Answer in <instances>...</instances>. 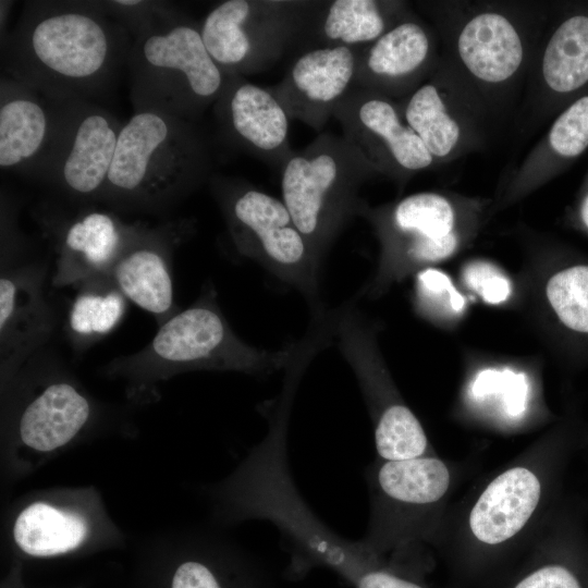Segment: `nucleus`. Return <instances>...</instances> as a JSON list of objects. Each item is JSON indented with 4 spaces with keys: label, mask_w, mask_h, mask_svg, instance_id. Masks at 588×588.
Wrapping results in <instances>:
<instances>
[{
    "label": "nucleus",
    "mask_w": 588,
    "mask_h": 588,
    "mask_svg": "<svg viewBox=\"0 0 588 588\" xmlns=\"http://www.w3.org/2000/svg\"><path fill=\"white\" fill-rule=\"evenodd\" d=\"M130 35L95 1H30L5 39L4 74L54 102L90 101L126 64Z\"/></svg>",
    "instance_id": "obj_1"
},
{
    "label": "nucleus",
    "mask_w": 588,
    "mask_h": 588,
    "mask_svg": "<svg viewBox=\"0 0 588 588\" xmlns=\"http://www.w3.org/2000/svg\"><path fill=\"white\" fill-rule=\"evenodd\" d=\"M210 143L193 122L152 110L122 125L100 200L124 210L156 211L212 177Z\"/></svg>",
    "instance_id": "obj_2"
},
{
    "label": "nucleus",
    "mask_w": 588,
    "mask_h": 588,
    "mask_svg": "<svg viewBox=\"0 0 588 588\" xmlns=\"http://www.w3.org/2000/svg\"><path fill=\"white\" fill-rule=\"evenodd\" d=\"M297 348L298 342L275 352L245 343L228 323L209 286L189 307L159 326L144 348L117 358L109 368L145 380L195 369L265 375L285 369Z\"/></svg>",
    "instance_id": "obj_3"
},
{
    "label": "nucleus",
    "mask_w": 588,
    "mask_h": 588,
    "mask_svg": "<svg viewBox=\"0 0 588 588\" xmlns=\"http://www.w3.org/2000/svg\"><path fill=\"white\" fill-rule=\"evenodd\" d=\"M126 65L134 111L193 122L216 103L228 77L208 52L200 26L185 14L134 37Z\"/></svg>",
    "instance_id": "obj_4"
},
{
    "label": "nucleus",
    "mask_w": 588,
    "mask_h": 588,
    "mask_svg": "<svg viewBox=\"0 0 588 588\" xmlns=\"http://www.w3.org/2000/svg\"><path fill=\"white\" fill-rule=\"evenodd\" d=\"M376 171L344 137L321 132L282 167L281 194L295 224L322 260L364 201L358 191Z\"/></svg>",
    "instance_id": "obj_5"
},
{
    "label": "nucleus",
    "mask_w": 588,
    "mask_h": 588,
    "mask_svg": "<svg viewBox=\"0 0 588 588\" xmlns=\"http://www.w3.org/2000/svg\"><path fill=\"white\" fill-rule=\"evenodd\" d=\"M324 1L228 0L213 7L200 26L211 58L228 75H250L287 52L304 50Z\"/></svg>",
    "instance_id": "obj_6"
},
{
    "label": "nucleus",
    "mask_w": 588,
    "mask_h": 588,
    "mask_svg": "<svg viewBox=\"0 0 588 588\" xmlns=\"http://www.w3.org/2000/svg\"><path fill=\"white\" fill-rule=\"evenodd\" d=\"M210 187L238 253L306 297L316 298L322 260L283 200L243 180L212 176Z\"/></svg>",
    "instance_id": "obj_7"
},
{
    "label": "nucleus",
    "mask_w": 588,
    "mask_h": 588,
    "mask_svg": "<svg viewBox=\"0 0 588 588\" xmlns=\"http://www.w3.org/2000/svg\"><path fill=\"white\" fill-rule=\"evenodd\" d=\"M122 125L91 101L61 102L58 128L37 177L70 197L100 199Z\"/></svg>",
    "instance_id": "obj_8"
},
{
    "label": "nucleus",
    "mask_w": 588,
    "mask_h": 588,
    "mask_svg": "<svg viewBox=\"0 0 588 588\" xmlns=\"http://www.w3.org/2000/svg\"><path fill=\"white\" fill-rule=\"evenodd\" d=\"M333 117L343 137L377 170L406 175L431 166L433 157L387 96L354 86Z\"/></svg>",
    "instance_id": "obj_9"
},
{
    "label": "nucleus",
    "mask_w": 588,
    "mask_h": 588,
    "mask_svg": "<svg viewBox=\"0 0 588 588\" xmlns=\"http://www.w3.org/2000/svg\"><path fill=\"white\" fill-rule=\"evenodd\" d=\"M213 111L222 136L235 148L279 171L293 155L290 118L269 87L228 75Z\"/></svg>",
    "instance_id": "obj_10"
},
{
    "label": "nucleus",
    "mask_w": 588,
    "mask_h": 588,
    "mask_svg": "<svg viewBox=\"0 0 588 588\" xmlns=\"http://www.w3.org/2000/svg\"><path fill=\"white\" fill-rule=\"evenodd\" d=\"M363 47H316L301 51L285 76L269 86L292 120L321 133L334 109L355 86Z\"/></svg>",
    "instance_id": "obj_11"
},
{
    "label": "nucleus",
    "mask_w": 588,
    "mask_h": 588,
    "mask_svg": "<svg viewBox=\"0 0 588 588\" xmlns=\"http://www.w3.org/2000/svg\"><path fill=\"white\" fill-rule=\"evenodd\" d=\"M61 102L51 101L2 74L0 79V166L38 175L53 142Z\"/></svg>",
    "instance_id": "obj_12"
},
{
    "label": "nucleus",
    "mask_w": 588,
    "mask_h": 588,
    "mask_svg": "<svg viewBox=\"0 0 588 588\" xmlns=\"http://www.w3.org/2000/svg\"><path fill=\"white\" fill-rule=\"evenodd\" d=\"M180 229L136 228L108 275L131 302L161 326L175 313L171 254Z\"/></svg>",
    "instance_id": "obj_13"
},
{
    "label": "nucleus",
    "mask_w": 588,
    "mask_h": 588,
    "mask_svg": "<svg viewBox=\"0 0 588 588\" xmlns=\"http://www.w3.org/2000/svg\"><path fill=\"white\" fill-rule=\"evenodd\" d=\"M39 267L8 269L0 278V358L4 373L15 370L50 336L56 319L44 294Z\"/></svg>",
    "instance_id": "obj_14"
},
{
    "label": "nucleus",
    "mask_w": 588,
    "mask_h": 588,
    "mask_svg": "<svg viewBox=\"0 0 588 588\" xmlns=\"http://www.w3.org/2000/svg\"><path fill=\"white\" fill-rule=\"evenodd\" d=\"M136 224L117 216L93 210L72 220L57 245L52 284L77 286L91 278L108 274L131 238Z\"/></svg>",
    "instance_id": "obj_15"
},
{
    "label": "nucleus",
    "mask_w": 588,
    "mask_h": 588,
    "mask_svg": "<svg viewBox=\"0 0 588 588\" xmlns=\"http://www.w3.org/2000/svg\"><path fill=\"white\" fill-rule=\"evenodd\" d=\"M431 51L427 30L418 22L396 23L363 47L355 86L385 96L409 87L425 69Z\"/></svg>",
    "instance_id": "obj_16"
},
{
    "label": "nucleus",
    "mask_w": 588,
    "mask_h": 588,
    "mask_svg": "<svg viewBox=\"0 0 588 588\" xmlns=\"http://www.w3.org/2000/svg\"><path fill=\"white\" fill-rule=\"evenodd\" d=\"M540 498V483L527 468L509 469L492 480L474 505L469 526L488 544L517 534L532 515Z\"/></svg>",
    "instance_id": "obj_17"
},
{
    "label": "nucleus",
    "mask_w": 588,
    "mask_h": 588,
    "mask_svg": "<svg viewBox=\"0 0 588 588\" xmlns=\"http://www.w3.org/2000/svg\"><path fill=\"white\" fill-rule=\"evenodd\" d=\"M362 216L372 221L384 242L389 271L405 250L422 238H441L453 233L451 204L434 193H418L400 200L390 211L371 210L366 204Z\"/></svg>",
    "instance_id": "obj_18"
},
{
    "label": "nucleus",
    "mask_w": 588,
    "mask_h": 588,
    "mask_svg": "<svg viewBox=\"0 0 588 588\" xmlns=\"http://www.w3.org/2000/svg\"><path fill=\"white\" fill-rule=\"evenodd\" d=\"M90 404L74 385L58 381L46 387L23 411L20 438L28 448L50 452L69 443L90 416Z\"/></svg>",
    "instance_id": "obj_19"
},
{
    "label": "nucleus",
    "mask_w": 588,
    "mask_h": 588,
    "mask_svg": "<svg viewBox=\"0 0 588 588\" xmlns=\"http://www.w3.org/2000/svg\"><path fill=\"white\" fill-rule=\"evenodd\" d=\"M457 50L467 70L488 83L506 81L523 60V45L516 28L505 16L494 12L480 13L465 24Z\"/></svg>",
    "instance_id": "obj_20"
},
{
    "label": "nucleus",
    "mask_w": 588,
    "mask_h": 588,
    "mask_svg": "<svg viewBox=\"0 0 588 588\" xmlns=\"http://www.w3.org/2000/svg\"><path fill=\"white\" fill-rule=\"evenodd\" d=\"M391 2L373 0L324 1L310 29L305 49L366 47L395 24Z\"/></svg>",
    "instance_id": "obj_21"
},
{
    "label": "nucleus",
    "mask_w": 588,
    "mask_h": 588,
    "mask_svg": "<svg viewBox=\"0 0 588 588\" xmlns=\"http://www.w3.org/2000/svg\"><path fill=\"white\" fill-rule=\"evenodd\" d=\"M87 535L83 516L50 504L36 502L16 517L13 538L22 551L34 556H51L77 548Z\"/></svg>",
    "instance_id": "obj_22"
},
{
    "label": "nucleus",
    "mask_w": 588,
    "mask_h": 588,
    "mask_svg": "<svg viewBox=\"0 0 588 588\" xmlns=\"http://www.w3.org/2000/svg\"><path fill=\"white\" fill-rule=\"evenodd\" d=\"M76 287L66 327L73 344L84 347L118 327L125 315L127 298L108 274L86 280Z\"/></svg>",
    "instance_id": "obj_23"
},
{
    "label": "nucleus",
    "mask_w": 588,
    "mask_h": 588,
    "mask_svg": "<svg viewBox=\"0 0 588 588\" xmlns=\"http://www.w3.org/2000/svg\"><path fill=\"white\" fill-rule=\"evenodd\" d=\"M373 487L379 495L412 504L439 501L450 485L446 466L433 457L385 461L373 470Z\"/></svg>",
    "instance_id": "obj_24"
},
{
    "label": "nucleus",
    "mask_w": 588,
    "mask_h": 588,
    "mask_svg": "<svg viewBox=\"0 0 588 588\" xmlns=\"http://www.w3.org/2000/svg\"><path fill=\"white\" fill-rule=\"evenodd\" d=\"M542 76L559 94L579 90L588 83V15L564 20L552 34L542 58Z\"/></svg>",
    "instance_id": "obj_25"
},
{
    "label": "nucleus",
    "mask_w": 588,
    "mask_h": 588,
    "mask_svg": "<svg viewBox=\"0 0 588 588\" xmlns=\"http://www.w3.org/2000/svg\"><path fill=\"white\" fill-rule=\"evenodd\" d=\"M401 113L433 159L448 156L456 146L460 126L449 114L433 84L418 87L406 100Z\"/></svg>",
    "instance_id": "obj_26"
},
{
    "label": "nucleus",
    "mask_w": 588,
    "mask_h": 588,
    "mask_svg": "<svg viewBox=\"0 0 588 588\" xmlns=\"http://www.w3.org/2000/svg\"><path fill=\"white\" fill-rule=\"evenodd\" d=\"M375 442L384 461L422 456L428 446L426 433L413 412L397 402L376 417Z\"/></svg>",
    "instance_id": "obj_27"
},
{
    "label": "nucleus",
    "mask_w": 588,
    "mask_h": 588,
    "mask_svg": "<svg viewBox=\"0 0 588 588\" xmlns=\"http://www.w3.org/2000/svg\"><path fill=\"white\" fill-rule=\"evenodd\" d=\"M108 16L119 21L134 37L162 25L180 13L168 2L160 1H95Z\"/></svg>",
    "instance_id": "obj_28"
},
{
    "label": "nucleus",
    "mask_w": 588,
    "mask_h": 588,
    "mask_svg": "<svg viewBox=\"0 0 588 588\" xmlns=\"http://www.w3.org/2000/svg\"><path fill=\"white\" fill-rule=\"evenodd\" d=\"M552 150L575 158L588 147V95L573 102L553 123L549 133Z\"/></svg>",
    "instance_id": "obj_29"
},
{
    "label": "nucleus",
    "mask_w": 588,
    "mask_h": 588,
    "mask_svg": "<svg viewBox=\"0 0 588 588\" xmlns=\"http://www.w3.org/2000/svg\"><path fill=\"white\" fill-rule=\"evenodd\" d=\"M416 292L420 304L430 308L444 307L458 313L465 305L450 278L437 269H425L417 274Z\"/></svg>",
    "instance_id": "obj_30"
},
{
    "label": "nucleus",
    "mask_w": 588,
    "mask_h": 588,
    "mask_svg": "<svg viewBox=\"0 0 588 588\" xmlns=\"http://www.w3.org/2000/svg\"><path fill=\"white\" fill-rule=\"evenodd\" d=\"M463 278L474 292L489 304L505 302L511 294L509 279L489 262L475 261L469 264L463 273Z\"/></svg>",
    "instance_id": "obj_31"
},
{
    "label": "nucleus",
    "mask_w": 588,
    "mask_h": 588,
    "mask_svg": "<svg viewBox=\"0 0 588 588\" xmlns=\"http://www.w3.org/2000/svg\"><path fill=\"white\" fill-rule=\"evenodd\" d=\"M493 387L491 395L500 396L506 415L517 417L524 413L528 396V382L524 373L510 369L497 370Z\"/></svg>",
    "instance_id": "obj_32"
},
{
    "label": "nucleus",
    "mask_w": 588,
    "mask_h": 588,
    "mask_svg": "<svg viewBox=\"0 0 588 588\" xmlns=\"http://www.w3.org/2000/svg\"><path fill=\"white\" fill-rule=\"evenodd\" d=\"M171 588H221V586L206 564L187 561L176 568Z\"/></svg>",
    "instance_id": "obj_33"
},
{
    "label": "nucleus",
    "mask_w": 588,
    "mask_h": 588,
    "mask_svg": "<svg viewBox=\"0 0 588 588\" xmlns=\"http://www.w3.org/2000/svg\"><path fill=\"white\" fill-rule=\"evenodd\" d=\"M515 588H580L575 576L562 566H546L523 579Z\"/></svg>",
    "instance_id": "obj_34"
},
{
    "label": "nucleus",
    "mask_w": 588,
    "mask_h": 588,
    "mask_svg": "<svg viewBox=\"0 0 588 588\" xmlns=\"http://www.w3.org/2000/svg\"><path fill=\"white\" fill-rule=\"evenodd\" d=\"M579 216L583 225L588 230V194L584 197L581 201Z\"/></svg>",
    "instance_id": "obj_35"
}]
</instances>
